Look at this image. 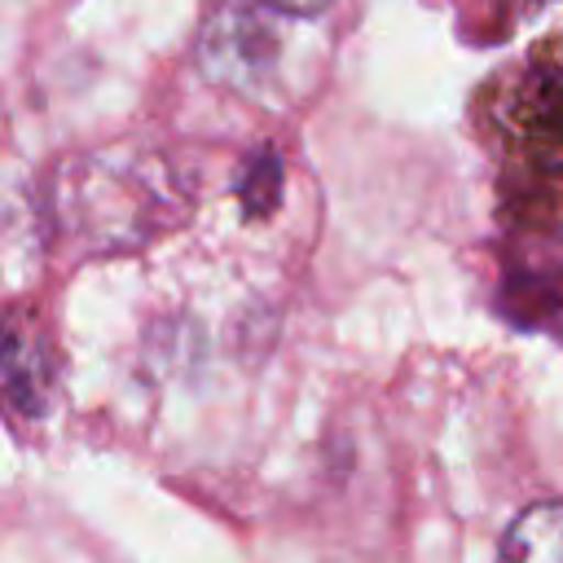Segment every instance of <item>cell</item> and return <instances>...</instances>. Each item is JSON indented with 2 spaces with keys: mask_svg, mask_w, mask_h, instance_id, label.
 <instances>
[{
  "mask_svg": "<svg viewBox=\"0 0 563 563\" xmlns=\"http://www.w3.org/2000/svg\"><path fill=\"white\" fill-rule=\"evenodd\" d=\"M501 189L523 211L563 207V26L506 62L475 101Z\"/></svg>",
  "mask_w": 563,
  "mask_h": 563,
  "instance_id": "1",
  "label": "cell"
},
{
  "mask_svg": "<svg viewBox=\"0 0 563 563\" xmlns=\"http://www.w3.org/2000/svg\"><path fill=\"white\" fill-rule=\"evenodd\" d=\"M198 53H202V70L211 79L233 84V88H251L273 66L277 40H273L264 13H255V9H220L202 31V48Z\"/></svg>",
  "mask_w": 563,
  "mask_h": 563,
  "instance_id": "2",
  "label": "cell"
},
{
  "mask_svg": "<svg viewBox=\"0 0 563 563\" xmlns=\"http://www.w3.org/2000/svg\"><path fill=\"white\" fill-rule=\"evenodd\" d=\"M497 563H563V501H532L510 519Z\"/></svg>",
  "mask_w": 563,
  "mask_h": 563,
  "instance_id": "3",
  "label": "cell"
},
{
  "mask_svg": "<svg viewBox=\"0 0 563 563\" xmlns=\"http://www.w3.org/2000/svg\"><path fill=\"white\" fill-rule=\"evenodd\" d=\"M255 4H264V9H273V13H290V18H317V13H325L334 0H255Z\"/></svg>",
  "mask_w": 563,
  "mask_h": 563,
  "instance_id": "4",
  "label": "cell"
}]
</instances>
